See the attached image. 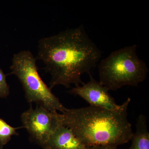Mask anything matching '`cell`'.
<instances>
[{
  "instance_id": "obj_2",
  "label": "cell",
  "mask_w": 149,
  "mask_h": 149,
  "mask_svg": "<svg viewBox=\"0 0 149 149\" xmlns=\"http://www.w3.org/2000/svg\"><path fill=\"white\" fill-rule=\"evenodd\" d=\"M128 98L116 110L90 106L66 109L61 114L62 124L70 128L86 147H117L133 136L128 118Z\"/></svg>"
},
{
  "instance_id": "obj_3",
  "label": "cell",
  "mask_w": 149,
  "mask_h": 149,
  "mask_svg": "<svg viewBox=\"0 0 149 149\" xmlns=\"http://www.w3.org/2000/svg\"><path fill=\"white\" fill-rule=\"evenodd\" d=\"M137 46L113 52L99 64V82L109 91L125 85L137 86L146 78L148 69L136 54Z\"/></svg>"
},
{
  "instance_id": "obj_5",
  "label": "cell",
  "mask_w": 149,
  "mask_h": 149,
  "mask_svg": "<svg viewBox=\"0 0 149 149\" xmlns=\"http://www.w3.org/2000/svg\"><path fill=\"white\" fill-rule=\"evenodd\" d=\"M23 128L30 137L42 146L59 126L62 125L61 114L51 111L42 107H32L21 115Z\"/></svg>"
},
{
  "instance_id": "obj_9",
  "label": "cell",
  "mask_w": 149,
  "mask_h": 149,
  "mask_svg": "<svg viewBox=\"0 0 149 149\" xmlns=\"http://www.w3.org/2000/svg\"><path fill=\"white\" fill-rule=\"evenodd\" d=\"M23 127L15 128L8 124L4 120L0 118V149L9 142L12 136H18L16 130Z\"/></svg>"
},
{
  "instance_id": "obj_11",
  "label": "cell",
  "mask_w": 149,
  "mask_h": 149,
  "mask_svg": "<svg viewBox=\"0 0 149 149\" xmlns=\"http://www.w3.org/2000/svg\"><path fill=\"white\" fill-rule=\"evenodd\" d=\"M85 149H118L117 147L111 146H95L86 147Z\"/></svg>"
},
{
  "instance_id": "obj_6",
  "label": "cell",
  "mask_w": 149,
  "mask_h": 149,
  "mask_svg": "<svg viewBox=\"0 0 149 149\" xmlns=\"http://www.w3.org/2000/svg\"><path fill=\"white\" fill-rule=\"evenodd\" d=\"M87 83H83L81 86L77 85L68 91V93L78 96L90 104L91 106L109 110H116L120 105L116 102L110 95L109 91L91 74Z\"/></svg>"
},
{
  "instance_id": "obj_7",
  "label": "cell",
  "mask_w": 149,
  "mask_h": 149,
  "mask_svg": "<svg viewBox=\"0 0 149 149\" xmlns=\"http://www.w3.org/2000/svg\"><path fill=\"white\" fill-rule=\"evenodd\" d=\"M44 149H85L86 146L70 128L62 125L42 146Z\"/></svg>"
},
{
  "instance_id": "obj_1",
  "label": "cell",
  "mask_w": 149,
  "mask_h": 149,
  "mask_svg": "<svg viewBox=\"0 0 149 149\" xmlns=\"http://www.w3.org/2000/svg\"><path fill=\"white\" fill-rule=\"evenodd\" d=\"M101 56L82 25L39 40L36 58L43 62L50 74L52 89L57 85L69 88L83 84L82 74H91Z\"/></svg>"
},
{
  "instance_id": "obj_8",
  "label": "cell",
  "mask_w": 149,
  "mask_h": 149,
  "mask_svg": "<svg viewBox=\"0 0 149 149\" xmlns=\"http://www.w3.org/2000/svg\"><path fill=\"white\" fill-rule=\"evenodd\" d=\"M136 133L132 137V144L128 149H149V133L146 118L140 114L136 125Z\"/></svg>"
},
{
  "instance_id": "obj_10",
  "label": "cell",
  "mask_w": 149,
  "mask_h": 149,
  "mask_svg": "<svg viewBox=\"0 0 149 149\" xmlns=\"http://www.w3.org/2000/svg\"><path fill=\"white\" fill-rule=\"evenodd\" d=\"M6 76L0 68V98H6L10 94L9 86L7 83Z\"/></svg>"
},
{
  "instance_id": "obj_4",
  "label": "cell",
  "mask_w": 149,
  "mask_h": 149,
  "mask_svg": "<svg viewBox=\"0 0 149 149\" xmlns=\"http://www.w3.org/2000/svg\"><path fill=\"white\" fill-rule=\"evenodd\" d=\"M37 60L29 50L21 51L15 54L10 74H14L18 78L28 102L35 103L37 106L51 111L62 113L67 108L42 80L38 72Z\"/></svg>"
}]
</instances>
